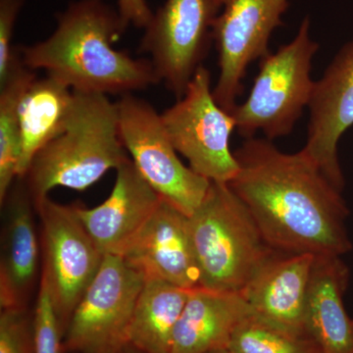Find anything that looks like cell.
Segmentation results:
<instances>
[{"label": "cell", "instance_id": "6da1fadb", "mask_svg": "<svg viewBox=\"0 0 353 353\" xmlns=\"http://www.w3.org/2000/svg\"><path fill=\"white\" fill-rule=\"evenodd\" d=\"M228 183L262 236L279 252L343 256L352 250L343 192L303 150L285 153L267 139H245Z\"/></svg>", "mask_w": 353, "mask_h": 353}, {"label": "cell", "instance_id": "7a4b0ae2", "mask_svg": "<svg viewBox=\"0 0 353 353\" xmlns=\"http://www.w3.org/2000/svg\"><path fill=\"white\" fill-rule=\"evenodd\" d=\"M127 29L109 0H76L57 14L48 39L17 48L28 68L44 70L74 92L122 97L160 83L148 58L114 48Z\"/></svg>", "mask_w": 353, "mask_h": 353}, {"label": "cell", "instance_id": "3957f363", "mask_svg": "<svg viewBox=\"0 0 353 353\" xmlns=\"http://www.w3.org/2000/svg\"><path fill=\"white\" fill-rule=\"evenodd\" d=\"M74 92L64 131L34 155L22 176L34 203L58 187L83 192L129 159L117 103L108 95Z\"/></svg>", "mask_w": 353, "mask_h": 353}, {"label": "cell", "instance_id": "277c9868", "mask_svg": "<svg viewBox=\"0 0 353 353\" xmlns=\"http://www.w3.org/2000/svg\"><path fill=\"white\" fill-rule=\"evenodd\" d=\"M189 231L202 289L241 294L276 250L228 183L211 182Z\"/></svg>", "mask_w": 353, "mask_h": 353}, {"label": "cell", "instance_id": "5b68a950", "mask_svg": "<svg viewBox=\"0 0 353 353\" xmlns=\"http://www.w3.org/2000/svg\"><path fill=\"white\" fill-rule=\"evenodd\" d=\"M310 27L306 16L292 41L259 60L250 95L230 112L245 139L255 138L257 132L270 141L288 136L308 108L315 87L313 59L320 48L311 38Z\"/></svg>", "mask_w": 353, "mask_h": 353}, {"label": "cell", "instance_id": "8992f818", "mask_svg": "<svg viewBox=\"0 0 353 353\" xmlns=\"http://www.w3.org/2000/svg\"><path fill=\"white\" fill-rule=\"evenodd\" d=\"M116 103L121 141L134 166L162 199L192 215L208 194L210 181L181 161L161 114L150 102L129 94Z\"/></svg>", "mask_w": 353, "mask_h": 353}, {"label": "cell", "instance_id": "52a82bcc", "mask_svg": "<svg viewBox=\"0 0 353 353\" xmlns=\"http://www.w3.org/2000/svg\"><path fill=\"white\" fill-rule=\"evenodd\" d=\"M161 119L172 145L192 171L210 182L224 183L238 174V161L230 148L236 122L215 101L206 67L197 70L185 94L161 114Z\"/></svg>", "mask_w": 353, "mask_h": 353}, {"label": "cell", "instance_id": "ba28073f", "mask_svg": "<svg viewBox=\"0 0 353 353\" xmlns=\"http://www.w3.org/2000/svg\"><path fill=\"white\" fill-rule=\"evenodd\" d=\"M41 223V277L50 290L63 338L85 290L104 256L88 233L74 205L44 197L34 203Z\"/></svg>", "mask_w": 353, "mask_h": 353}, {"label": "cell", "instance_id": "9c48e42d", "mask_svg": "<svg viewBox=\"0 0 353 353\" xmlns=\"http://www.w3.org/2000/svg\"><path fill=\"white\" fill-rule=\"evenodd\" d=\"M145 278L119 255H105L65 331V353H123Z\"/></svg>", "mask_w": 353, "mask_h": 353}, {"label": "cell", "instance_id": "30bf717a", "mask_svg": "<svg viewBox=\"0 0 353 353\" xmlns=\"http://www.w3.org/2000/svg\"><path fill=\"white\" fill-rule=\"evenodd\" d=\"M223 0H166L145 28L139 52L150 55L155 73L180 99L213 44Z\"/></svg>", "mask_w": 353, "mask_h": 353}, {"label": "cell", "instance_id": "8fae6325", "mask_svg": "<svg viewBox=\"0 0 353 353\" xmlns=\"http://www.w3.org/2000/svg\"><path fill=\"white\" fill-rule=\"evenodd\" d=\"M289 6L290 0H223L213 27L220 70L213 95L227 112L243 94L248 67L270 52L272 34L283 25Z\"/></svg>", "mask_w": 353, "mask_h": 353}, {"label": "cell", "instance_id": "7c38bea8", "mask_svg": "<svg viewBox=\"0 0 353 353\" xmlns=\"http://www.w3.org/2000/svg\"><path fill=\"white\" fill-rule=\"evenodd\" d=\"M308 110L303 152L343 192L345 176L338 148L341 137L353 126V41L341 48L321 79L315 81Z\"/></svg>", "mask_w": 353, "mask_h": 353}, {"label": "cell", "instance_id": "4fadbf2b", "mask_svg": "<svg viewBox=\"0 0 353 353\" xmlns=\"http://www.w3.org/2000/svg\"><path fill=\"white\" fill-rule=\"evenodd\" d=\"M119 256L145 279H158L183 289L199 288L189 216L164 199Z\"/></svg>", "mask_w": 353, "mask_h": 353}, {"label": "cell", "instance_id": "5bb4252c", "mask_svg": "<svg viewBox=\"0 0 353 353\" xmlns=\"http://www.w3.org/2000/svg\"><path fill=\"white\" fill-rule=\"evenodd\" d=\"M1 206L0 308L28 307L41 281V248L34 199L22 178L13 183Z\"/></svg>", "mask_w": 353, "mask_h": 353}, {"label": "cell", "instance_id": "9a60e30c", "mask_svg": "<svg viewBox=\"0 0 353 353\" xmlns=\"http://www.w3.org/2000/svg\"><path fill=\"white\" fill-rule=\"evenodd\" d=\"M111 194L99 205L76 212L95 245L104 255H120L143 229L161 197L141 175L131 158L116 170Z\"/></svg>", "mask_w": 353, "mask_h": 353}, {"label": "cell", "instance_id": "2e32d148", "mask_svg": "<svg viewBox=\"0 0 353 353\" xmlns=\"http://www.w3.org/2000/svg\"><path fill=\"white\" fill-rule=\"evenodd\" d=\"M315 255L275 250L241 296L257 315L283 328L305 333L306 299Z\"/></svg>", "mask_w": 353, "mask_h": 353}, {"label": "cell", "instance_id": "e0dca14e", "mask_svg": "<svg viewBox=\"0 0 353 353\" xmlns=\"http://www.w3.org/2000/svg\"><path fill=\"white\" fill-rule=\"evenodd\" d=\"M348 282L350 269L341 256H315L304 327L319 353H353V318L345 306Z\"/></svg>", "mask_w": 353, "mask_h": 353}, {"label": "cell", "instance_id": "ac0fdd59", "mask_svg": "<svg viewBox=\"0 0 353 353\" xmlns=\"http://www.w3.org/2000/svg\"><path fill=\"white\" fill-rule=\"evenodd\" d=\"M255 314L239 292L192 290L172 336L170 353H209L228 348L234 330Z\"/></svg>", "mask_w": 353, "mask_h": 353}, {"label": "cell", "instance_id": "d6986e66", "mask_svg": "<svg viewBox=\"0 0 353 353\" xmlns=\"http://www.w3.org/2000/svg\"><path fill=\"white\" fill-rule=\"evenodd\" d=\"M74 99V90L50 75L37 77L26 90L19 108L21 160L18 178L25 176L34 155L64 131Z\"/></svg>", "mask_w": 353, "mask_h": 353}, {"label": "cell", "instance_id": "ffe728a7", "mask_svg": "<svg viewBox=\"0 0 353 353\" xmlns=\"http://www.w3.org/2000/svg\"><path fill=\"white\" fill-rule=\"evenodd\" d=\"M192 290L145 279L132 314L128 345L143 353H170L174 330Z\"/></svg>", "mask_w": 353, "mask_h": 353}, {"label": "cell", "instance_id": "44dd1931", "mask_svg": "<svg viewBox=\"0 0 353 353\" xmlns=\"http://www.w3.org/2000/svg\"><path fill=\"white\" fill-rule=\"evenodd\" d=\"M6 81L0 83V203L18 179L21 160L19 108L26 90L37 78L36 71L28 68L19 50Z\"/></svg>", "mask_w": 353, "mask_h": 353}, {"label": "cell", "instance_id": "7402d4cb", "mask_svg": "<svg viewBox=\"0 0 353 353\" xmlns=\"http://www.w3.org/2000/svg\"><path fill=\"white\" fill-rule=\"evenodd\" d=\"M228 350L231 353H319L307 334L283 328L256 313L236 327Z\"/></svg>", "mask_w": 353, "mask_h": 353}, {"label": "cell", "instance_id": "603a6c76", "mask_svg": "<svg viewBox=\"0 0 353 353\" xmlns=\"http://www.w3.org/2000/svg\"><path fill=\"white\" fill-rule=\"evenodd\" d=\"M0 353H36L34 310L29 306L1 309Z\"/></svg>", "mask_w": 353, "mask_h": 353}, {"label": "cell", "instance_id": "cb8c5ba5", "mask_svg": "<svg viewBox=\"0 0 353 353\" xmlns=\"http://www.w3.org/2000/svg\"><path fill=\"white\" fill-rule=\"evenodd\" d=\"M34 321L36 353H65L63 333L48 284L41 276L34 304Z\"/></svg>", "mask_w": 353, "mask_h": 353}, {"label": "cell", "instance_id": "d4e9b609", "mask_svg": "<svg viewBox=\"0 0 353 353\" xmlns=\"http://www.w3.org/2000/svg\"><path fill=\"white\" fill-rule=\"evenodd\" d=\"M24 3L25 0H0V83L6 81L15 57L14 30Z\"/></svg>", "mask_w": 353, "mask_h": 353}, {"label": "cell", "instance_id": "484cf974", "mask_svg": "<svg viewBox=\"0 0 353 353\" xmlns=\"http://www.w3.org/2000/svg\"><path fill=\"white\" fill-rule=\"evenodd\" d=\"M117 9L127 28L134 26L145 29L153 15L146 0H118Z\"/></svg>", "mask_w": 353, "mask_h": 353}, {"label": "cell", "instance_id": "4316f807", "mask_svg": "<svg viewBox=\"0 0 353 353\" xmlns=\"http://www.w3.org/2000/svg\"><path fill=\"white\" fill-rule=\"evenodd\" d=\"M123 353H143V352H139V350H137V348L132 347V345H126V347L124 348V350H123Z\"/></svg>", "mask_w": 353, "mask_h": 353}, {"label": "cell", "instance_id": "83f0119b", "mask_svg": "<svg viewBox=\"0 0 353 353\" xmlns=\"http://www.w3.org/2000/svg\"><path fill=\"white\" fill-rule=\"evenodd\" d=\"M209 353H231V352H229V350H228V348H222V350H214V352H211Z\"/></svg>", "mask_w": 353, "mask_h": 353}]
</instances>
